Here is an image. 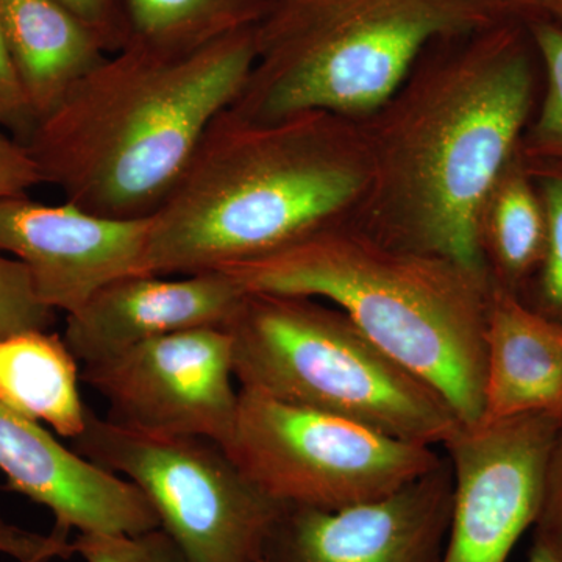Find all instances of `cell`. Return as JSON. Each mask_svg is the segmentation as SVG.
I'll return each mask as SVG.
<instances>
[{"label": "cell", "instance_id": "obj_20", "mask_svg": "<svg viewBox=\"0 0 562 562\" xmlns=\"http://www.w3.org/2000/svg\"><path fill=\"white\" fill-rule=\"evenodd\" d=\"M542 65L543 91L519 143L527 162L562 165V22L542 18L528 22Z\"/></svg>", "mask_w": 562, "mask_h": 562}, {"label": "cell", "instance_id": "obj_23", "mask_svg": "<svg viewBox=\"0 0 562 562\" xmlns=\"http://www.w3.org/2000/svg\"><path fill=\"white\" fill-rule=\"evenodd\" d=\"M72 546L85 562H191L161 527L139 535L83 532Z\"/></svg>", "mask_w": 562, "mask_h": 562}, {"label": "cell", "instance_id": "obj_18", "mask_svg": "<svg viewBox=\"0 0 562 562\" xmlns=\"http://www.w3.org/2000/svg\"><path fill=\"white\" fill-rule=\"evenodd\" d=\"M480 239L492 281L522 297L546 254L547 220L519 149L484 203Z\"/></svg>", "mask_w": 562, "mask_h": 562}, {"label": "cell", "instance_id": "obj_32", "mask_svg": "<svg viewBox=\"0 0 562 562\" xmlns=\"http://www.w3.org/2000/svg\"><path fill=\"white\" fill-rule=\"evenodd\" d=\"M258 562H271V561H268V560H261V561H258Z\"/></svg>", "mask_w": 562, "mask_h": 562}, {"label": "cell", "instance_id": "obj_30", "mask_svg": "<svg viewBox=\"0 0 562 562\" xmlns=\"http://www.w3.org/2000/svg\"><path fill=\"white\" fill-rule=\"evenodd\" d=\"M528 562H562V558L553 553L552 550L546 549L541 543L532 542Z\"/></svg>", "mask_w": 562, "mask_h": 562}, {"label": "cell", "instance_id": "obj_22", "mask_svg": "<svg viewBox=\"0 0 562 562\" xmlns=\"http://www.w3.org/2000/svg\"><path fill=\"white\" fill-rule=\"evenodd\" d=\"M54 322L55 312L41 302L27 268L0 251V339L25 331H47Z\"/></svg>", "mask_w": 562, "mask_h": 562}, {"label": "cell", "instance_id": "obj_17", "mask_svg": "<svg viewBox=\"0 0 562 562\" xmlns=\"http://www.w3.org/2000/svg\"><path fill=\"white\" fill-rule=\"evenodd\" d=\"M57 333L25 331L0 339V405L49 425L63 438H79L88 406L79 391V364Z\"/></svg>", "mask_w": 562, "mask_h": 562}, {"label": "cell", "instance_id": "obj_9", "mask_svg": "<svg viewBox=\"0 0 562 562\" xmlns=\"http://www.w3.org/2000/svg\"><path fill=\"white\" fill-rule=\"evenodd\" d=\"M231 333L195 328L150 339L85 366L80 379L109 403L106 419L155 435L231 438L239 391Z\"/></svg>", "mask_w": 562, "mask_h": 562}, {"label": "cell", "instance_id": "obj_12", "mask_svg": "<svg viewBox=\"0 0 562 562\" xmlns=\"http://www.w3.org/2000/svg\"><path fill=\"white\" fill-rule=\"evenodd\" d=\"M453 505L450 461L376 501L336 512L290 508L271 562H441Z\"/></svg>", "mask_w": 562, "mask_h": 562}, {"label": "cell", "instance_id": "obj_25", "mask_svg": "<svg viewBox=\"0 0 562 562\" xmlns=\"http://www.w3.org/2000/svg\"><path fill=\"white\" fill-rule=\"evenodd\" d=\"M36 125L38 120L22 90L0 25V131L9 133L25 146Z\"/></svg>", "mask_w": 562, "mask_h": 562}, {"label": "cell", "instance_id": "obj_7", "mask_svg": "<svg viewBox=\"0 0 562 562\" xmlns=\"http://www.w3.org/2000/svg\"><path fill=\"white\" fill-rule=\"evenodd\" d=\"M72 449L135 484L191 562H258L288 512L214 439L121 427L88 408Z\"/></svg>", "mask_w": 562, "mask_h": 562}, {"label": "cell", "instance_id": "obj_10", "mask_svg": "<svg viewBox=\"0 0 562 562\" xmlns=\"http://www.w3.org/2000/svg\"><path fill=\"white\" fill-rule=\"evenodd\" d=\"M562 417L527 414L461 425L443 446L453 472V505L441 562H506L535 527L543 476Z\"/></svg>", "mask_w": 562, "mask_h": 562}, {"label": "cell", "instance_id": "obj_11", "mask_svg": "<svg viewBox=\"0 0 562 562\" xmlns=\"http://www.w3.org/2000/svg\"><path fill=\"white\" fill-rule=\"evenodd\" d=\"M149 233L150 217L116 220L29 195L0 199V251L20 260L41 302L66 316L111 281L149 273Z\"/></svg>", "mask_w": 562, "mask_h": 562}, {"label": "cell", "instance_id": "obj_14", "mask_svg": "<svg viewBox=\"0 0 562 562\" xmlns=\"http://www.w3.org/2000/svg\"><path fill=\"white\" fill-rule=\"evenodd\" d=\"M246 294L224 271L122 277L68 314L63 339L77 361L95 364L172 333L225 327Z\"/></svg>", "mask_w": 562, "mask_h": 562}, {"label": "cell", "instance_id": "obj_6", "mask_svg": "<svg viewBox=\"0 0 562 562\" xmlns=\"http://www.w3.org/2000/svg\"><path fill=\"white\" fill-rule=\"evenodd\" d=\"M224 328L241 390L435 449L461 428L438 392L387 357L336 306L303 295L247 292Z\"/></svg>", "mask_w": 562, "mask_h": 562}, {"label": "cell", "instance_id": "obj_26", "mask_svg": "<svg viewBox=\"0 0 562 562\" xmlns=\"http://www.w3.org/2000/svg\"><path fill=\"white\" fill-rule=\"evenodd\" d=\"M0 553L14 562H52L74 557L72 542L68 535L52 530L49 535L25 530L9 522L0 514Z\"/></svg>", "mask_w": 562, "mask_h": 562}, {"label": "cell", "instance_id": "obj_15", "mask_svg": "<svg viewBox=\"0 0 562 562\" xmlns=\"http://www.w3.org/2000/svg\"><path fill=\"white\" fill-rule=\"evenodd\" d=\"M483 416L562 417V327L492 283L486 321Z\"/></svg>", "mask_w": 562, "mask_h": 562}, {"label": "cell", "instance_id": "obj_1", "mask_svg": "<svg viewBox=\"0 0 562 562\" xmlns=\"http://www.w3.org/2000/svg\"><path fill=\"white\" fill-rule=\"evenodd\" d=\"M539 83L527 22L432 40L394 94L358 121L369 183L349 220L383 241L491 277L482 211L519 149Z\"/></svg>", "mask_w": 562, "mask_h": 562}, {"label": "cell", "instance_id": "obj_24", "mask_svg": "<svg viewBox=\"0 0 562 562\" xmlns=\"http://www.w3.org/2000/svg\"><path fill=\"white\" fill-rule=\"evenodd\" d=\"M101 40L109 54L120 52L131 40L127 0H57Z\"/></svg>", "mask_w": 562, "mask_h": 562}, {"label": "cell", "instance_id": "obj_4", "mask_svg": "<svg viewBox=\"0 0 562 562\" xmlns=\"http://www.w3.org/2000/svg\"><path fill=\"white\" fill-rule=\"evenodd\" d=\"M220 271L246 292L331 303L464 427L482 419L491 277L383 241L349 217Z\"/></svg>", "mask_w": 562, "mask_h": 562}, {"label": "cell", "instance_id": "obj_27", "mask_svg": "<svg viewBox=\"0 0 562 562\" xmlns=\"http://www.w3.org/2000/svg\"><path fill=\"white\" fill-rule=\"evenodd\" d=\"M535 542L562 558V424L547 461L541 509L535 524Z\"/></svg>", "mask_w": 562, "mask_h": 562}, {"label": "cell", "instance_id": "obj_13", "mask_svg": "<svg viewBox=\"0 0 562 562\" xmlns=\"http://www.w3.org/2000/svg\"><path fill=\"white\" fill-rule=\"evenodd\" d=\"M0 473L5 487L49 509L54 530L139 535L160 528L154 506L128 480L63 446L38 422L0 405Z\"/></svg>", "mask_w": 562, "mask_h": 562}, {"label": "cell", "instance_id": "obj_3", "mask_svg": "<svg viewBox=\"0 0 562 562\" xmlns=\"http://www.w3.org/2000/svg\"><path fill=\"white\" fill-rule=\"evenodd\" d=\"M255 58V27L184 54L133 44L110 54L25 143L43 183L101 216H154Z\"/></svg>", "mask_w": 562, "mask_h": 562}, {"label": "cell", "instance_id": "obj_19", "mask_svg": "<svg viewBox=\"0 0 562 562\" xmlns=\"http://www.w3.org/2000/svg\"><path fill=\"white\" fill-rule=\"evenodd\" d=\"M271 0H127L131 40L146 49L184 54L255 27Z\"/></svg>", "mask_w": 562, "mask_h": 562}, {"label": "cell", "instance_id": "obj_8", "mask_svg": "<svg viewBox=\"0 0 562 562\" xmlns=\"http://www.w3.org/2000/svg\"><path fill=\"white\" fill-rule=\"evenodd\" d=\"M244 475L286 508L336 512L376 501L438 468L435 447L239 390L224 443Z\"/></svg>", "mask_w": 562, "mask_h": 562}, {"label": "cell", "instance_id": "obj_21", "mask_svg": "<svg viewBox=\"0 0 562 562\" xmlns=\"http://www.w3.org/2000/svg\"><path fill=\"white\" fill-rule=\"evenodd\" d=\"M524 162L546 211L547 244L541 266L520 299L562 327V165Z\"/></svg>", "mask_w": 562, "mask_h": 562}, {"label": "cell", "instance_id": "obj_29", "mask_svg": "<svg viewBox=\"0 0 562 562\" xmlns=\"http://www.w3.org/2000/svg\"><path fill=\"white\" fill-rule=\"evenodd\" d=\"M508 20L531 22L550 16L553 0H486Z\"/></svg>", "mask_w": 562, "mask_h": 562}, {"label": "cell", "instance_id": "obj_31", "mask_svg": "<svg viewBox=\"0 0 562 562\" xmlns=\"http://www.w3.org/2000/svg\"><path fill=\"white\" fill-rule=\"evenodd\" d=\"M550 16H552L553 20L562 22V0H553Z\"/></svg>", "mask_w": 562, "mask_h": 562}, {"label": "cell", "instance_id": "obj_2", "mask_svg": "<svg viewBox=\"0 0 562 562\" xmlns=\"http://www.w3.org/2000/svg\"><path fill=\"white\" fill-rule=\"evenodd\" d=\"M368 183L360 122L330 111L254 121L227 109L150 216L147 271L191 276L266 257L347 220Z\"/></svg>", "mask_w": 562, "mask_h": 562}, {"label": "cell", "instance_id": "obj_16", "mask_svg": "<svg viewBox=\"0 0 562 562\" xmlns=\"http://www.w3.org/2000/svg\"><path fill=\"white\" fill-rule=\"evenodd\" d=\"M0 25L38 122L110 55L57 0H0Z\"/></svg>", "mask_w": 562, "mask_h": 562}, {"label": "cell", "instance_id": "obj_28", "mask_svg": "<svg viewBox=\"0 0 562 562\" xmlns=\"http://www.w3.org/2000/svg\"><path fill=\"white\" fill-rule=\"evenodd\" d=\"M43 183L38 166L27 147L9 133L0 131V199L27 195Z\"/></svg>", "mask_w": 562, "mask_h": 562}, {"label": "cell", "instance_id": "obj_5", "mask_svg": "<svg viewBox=\"0 0 562 562\" xmlns=\"http://www.w3.org/2000/svg\"><path fill=\"white\" fill-rule=\"evenodd\" d=\"M508 21L486 0H271L231 110L254 121L330 111L361 121L439 36Z\"/></svg>", "mask_w": 562, "mask_h": 562}]
</instances>
